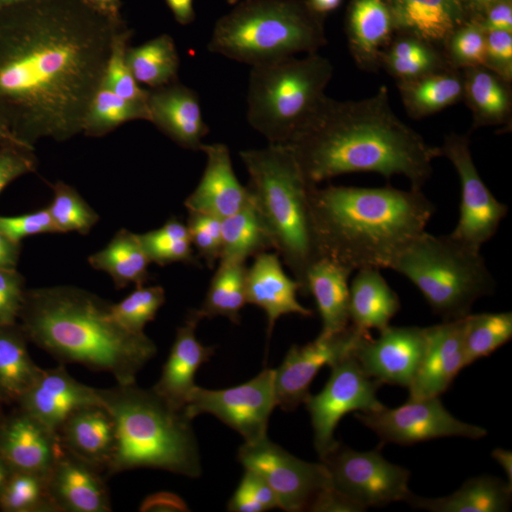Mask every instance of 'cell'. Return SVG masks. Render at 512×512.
Masks as SVG:
<instances>
[{
    "label": "cell",
    "mask_w": 512,
    "mask_h": 512,
    "mask_svg": "<svg viewBox=\"0 0 512 512\" xmlns=\"http://www.w3.org/2000/svg\"><path fill=\"white\" fill-rule=\"evenodd\" d=\"M0 38V239L69 300L164 268L243 57L167 0H54Z\"/></svg>",
    "instance_id": "1"
},
{
    "label": "cell",
    "mask_w": 512,
    "mask_h": 512,
    "mask_svg": "<svg viewBox=\"0 0 512 512\" xmlns=\"http://www.w3.org/2000/svg\"><path fill=\"white\" fill-rule=\"evenodd\" d=\"M401 302L414 315L412 334L401 363L368 410L376 421L448 439L499 406L501 385L478 365L454 291L406 287Z\"/></svg>",
    "instance_id": "2"
},
{
    "label": "cell",
    "mask_w": 512,
    "mask_h": 512,
    "mask_svg": "<svg viewBox=\"0 0 512 512\" xmlns=\"http://www.w3.org/2000/svg\"><path fill=\"white\" fill-rule=\"evenodd\" d=\"M298 243L368 298L401 302L418 266L395 186L353 162L298 181Z\"/></svg>",
    "instance_id": "3"
},
{
    "label": "cell",
    "mask_w": 512,
    "mask_h": 512,
    "mask_svg": "<svg viewBox=\"0 0 512 512\" xmlns=\"http://www.w3.org/2000/svg\"><path fill=\"white\" fill-rule=\"evenodd\" d=\"M416 99L478 126L512 131V0H484L427 55Z\"/></svg>",
    "instance_id": "4"
},
{
    "label": "cell",
    "mask_w": 512,
    "mask_h": 512,
    "mask_svg": "<svg viewBox=\"0 0 512 512\" xmlns=\"http://www.w3.org/2000/svg\"><path fill=\"white\" fill-rule=\"evenodd\" d=\"M256 133L279 169L302 179L353 164L359 112L348 78L336 69L310 74L253 103Z\"/></svg>",
    "instance_id": "5"
},
{
    "label": "cell",
    "mask_w": 512,
    "mask_h": 512,
    "mask_svg": "<svg viewBox=\"0 0 512 512\" xmlns=\"http://www.w3.org/2000/svg\"><path fill=\"white\" fill-rule=\"evenodd\" d=\"M272 239H300L294 203L256 200L202 171L171 226L165 268L205 274L239 251Z\"/></svg>",
    "instance_id": "6"
},
{
    "label": "cell",
    "mask_w": 512,
    "mask_h": 512,
    "mask_svg": "<svg viewBox=\"0 0 512 512\" xmlns=\"http://www.w3.org/2000/svg\"><path fill=\"white\" fill-rule=\"evenodd\" d=\"M105 380L107 397L95 420L114 465L175 469L198 442L196 427L141 370L114 363Z\"/></svg>",
    "instance_id": "7"
},
{
    "label": "cell",
    "mask_w": 512,
    "mask_h": 512,
    "mask_svg": "<svg viewBox=\"0 0 512 512\" xmlns=\"http://www.w3.org/2000/svg\"><path fill=\"white\" fill-rule=\"evenodd\" d=\"M262 73L264 63L251 55H243L232 67L202 171L256 200L294 203L298 181L281 175L253 122Z\"/></svg>",
    "instance_id": "8"
},
{
    "label": "cell",
    "mask_w": 512,
    "mask_h": 512,
    "mask_svg": "<svg viewBox=\"0 0 512 512\" xmlns=\"http://www.w3.org/2000/svg\"><path fill=\"white\" fill-rule=\"evenodd\" d=\"M442 512H512V416L503 401L442 440Z\"/></svg>",
    "instance_id": "9"
},
{
    "label": "cell",
    "mask_w": 512,
    "mask_h": 512,
    "mask_svg": "<svg viewBox=\"0 0 512 512\" xmlns=\"http://www.w3.org/2000/svg\"><path fill=\"white\" fill-rule=\"evenodd\" d=\"M277 475L296 512H391L374 450L349 433Z\"/></svg>",
    "instance_id": "10"
},
{
    "label": "cell",
    "mask_w": 512,
    "mask_h": 512,
    "mask_svg": "<svg viewBox=\"0 0 512 512\" xmlns=\"http://www.w3.org/2000/svg\"><path fill=\"white\" fill-rule=\"evenodd\" d=\"M374 456L397 512H442V439L420 429L376 421Z\"/></svg>",
    "instance_id": "11"
},
{
    "label": "cell",
    "mask_w": 512,
    "mask_h": 512,
    "mask_svg": "<svg viewBox=\"0 0 512 512\" xmlns=\"http://www.w3.org/2000/svg\"><path fill=\"white\" fill-rule=\"evenodd\" d=\"M0 461L33 486L61 471L114 465L95 416L35 433H0Z\"/></svg>",
    "instance_id": "12"
},
{
    "label": "cell",
    "mask_w": 512,
    "mask_h": 512,
    "mask_svg": "<svg viewBox=\"0 0 512 512\" xmlns=\"http://www.w3.org/2000/svg\"><path fill=\"white\" fill-rule=\"evenodd\" d=\"M74 319L65 300L0 291V385L23 363L71 344Z\"/></svg>",
    "instance_id": "13"
},
{
    "label": "cell",
    "mask_w": 512,
    "mask_h": 512,
    "mask_svg": "<svg viewBox=\"0 0 512 512\" xmlns=\"http://www.w3.org/2000/svg\"><path fill=\"white\" fill-rule=\"evenodd\" d=\"M181 512H296L277 469L243 458L202 501Z\"/></svg>",
    "instance_id": "14"
},
{
    "label": "cell",
    "mask_w": 512,
    "mask_h": 512,
    "mask_svg": "<svg viewBox=\"0 0 512 512\" xmlns=\"http://www.w3.org/2000/svg\"><path fill=\"white\" fill-rule=\"evenodd\" d=\"M351 40L363 50H378L391 37L385 0H330Z\"/></svg>",
    "instance_id": "15"
},
{
    "label": "cell",
    "mask_w": 512,
    "mask_h": 512,
    "mask_svg": "<svg viewBox=\"0 0 512 512\" xmlns=\"http://www.w3.org/2000/svg\"><path fill=\"white\" fill-rule=\"evenodd\" d=\"M478 311L490 330L499 353V368L495 376L501 385L503 401L512 416V298L482 302Z\"/></svg>",
    "instance_id": "16"
},
{
    "label": "cell",
    "mask_w": 512,
    "mask_h": 512,
    "mask_svg": "<svg viewBox=\"0 0 512 512\" xmlns=\"http://www.w3.org/2000/svg\"><path fill=\"white\" fill-rule=\"evenodd\" d=\"M494 209L495 243L512 260V131L503 133L497 152Z\"/></svg>",
    "instance_id": "17"
},
{
    "label": "cell",
    "mask_w": 512,
    "mask_h": 512,
    "mask_svg": "<svg viewBox=\"0 0 512 512\" xmlns=\"http://www.w3.org/2000/svg\"><path fill=\"white\" fill-rule=\"evenodd\" d=\"M173 10L198 27L226 40H239V0H167Z\"/></svg>",
    "instance_id": "18"
},
{
    "label": "cell",
    "mask_w": 512,
    "mask_h": 512,
    "mask_svg": "<svg viewBox=\"0 0 512 512\" xmlns=\"http://www.w3.org/2000/svg\"><path fill=\"white\" fill-rule=\"evenodd\" d=\"M0 291L40 294V296L69 302L67 298L55 294L54 291H50L48 287H44L38 279H35L2 239H0Z\"/></svg>",
    "instance_id": "19"
},
{
    "label": "cell",
    "mask_w": 512,
    "mask_h": 512,
    "mask_svg": "<svg viewBox=\"0 0 512 512\" xmlns=\"http://www.w3.org/2000/svg\"><path fill=\"white\" fill-rule=\"evenodd\" d=\"M40 486L27 484L0 461V512H40Z\"/></svg>",
    "instance_id": "20"
},
{
    "label": "cell",
    "mask_w": 512,
    "mask_h": 512,
    "mask_svg": "<svg viewBox=\"0 0 512 512\" xmlns=\"http://www.w3.org/2000/svg\"><path fill=\"white\" fill-rule=\"evenodd\" d=\"M480 2H484V0H454V4H456V8L459 10H471V8H475L476 4H480Z\"/></svg>",
    "instance_id": "21"
}]
</instances>
